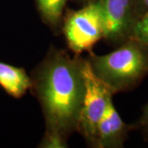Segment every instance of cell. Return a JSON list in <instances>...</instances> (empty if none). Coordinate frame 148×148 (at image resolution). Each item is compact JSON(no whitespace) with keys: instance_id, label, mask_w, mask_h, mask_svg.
<instances>
[{"instance_id":"cell-3","label":"cell","mask_w":148,"mask_h":148,"mask_svg":"<svg viewBox=\"0 0 148 148\" xmlns=\"http://www.w3.org/2000/svg\"><path fill=\"white\" fill-rule=\"evenodd\" d=\"M61 32L74 54L91 52L96 43L104 38L103 21L97 4L90 2L77 10L66 9Z\"/></svg>"},{"instance_id":"cell-6","label":"cell","mask_w":148,"mask_h":148,"mask_svg":"<svg viewBox=\"0 0 148 148\" xmlns=\"http://www.w3.org/2000/svg\"><path fill=\"white\" fill-rule=\"evenodd\" d=\"M132 126L125 123L118 113L113 99L99 123L95 148L123 147Z\"/></svg>"},{"instance_id":"cell-10","label":"cell","mask_w":148,"mask_h":148,"mask_svg":"<svg viewBox=\"0 0 148 148\" xmlns=\"http://www.w3.org/2000/svg\"><path fill=\"white\" fill-rule=\"evenodd\" d=\"M131 38L148 46V11L136 21Z\"/></svg>"},{"instance_id":"cell-4","label":"cell","mask_w":148,"mask_h":148,"mask_svg":"<svg viewBox=\"0 0 148 148\" xmlns=\"http://www.w3.org/2000/svg\"><path fill=\"white\" fill-rule=\"evenodd\" d=\"M85 94L80 111L77 132L84 138L88 147L95 148L99 123L113 99L111 90L93 73L86 58L83 62Z\"/></svg>"},{"instance_id":"cell-13","label":"cell","mask_w":148,"mask_h":148,"mask_svg":"<svg viewBox=\"0 0 148 148\" xmlns=\"http://www.w3.org/2000/svg\"><path fill=\"white\" fill-rule=\"evenodd\" d=\"M75 1L78 2V3H82V4L83 5V4H86V3H90V2H92L93 0H75Z\"/></svg>"},{"instance_id":"cell-11","label":"cell","mask_w":148,"mask_h":148,"mask_svg":"<svg viewBox=\"0 0 148 148\" xmlns=\"http://www.w3.org/2000/svg\"><path fill=\"white\" fill-rule=\"evenodd\" d=\"M135 7V13L138 20V17L148 11V0H133Z\"/></svg>"},{"instance_id":"cell-8","label":"cell","mask_w":148,"mask_h":148,"mask_svg":"<svg viewBox=\"0 0 148 148\" xmlns=\"http://www.w3.org/2000/svg\"><path fill=\"white\" fill-rule=\"evenodd\" d=\"M69 0H36V9L42 22L54 34L61 32V26Z\"/></svg>"},{"instance_id":"cell-9","label":"cell","mask_w":148,"mask_h":148,"mask_svg":"<svg viewBox=\"0 0 148 148\" xmlns=\"http://www.w3.org/2000/svg\"><path fill=\"white\" fill-rule=\"evenodd\" d=\"M69 140L62 137L57 132L47 131L44 133L40 142L38 145L40 148H68Z\"/></svg>"},{"instance_id":"cell-7","label":"cell","mask_w":148,"mask_h":148,"mask_svg":"<svg viewBox=\"0 0 148 148\" xmlns=\"http://www.w3.org/2000/svg\"><path fill=\"white\" fill-rule=\"evenodd\" d=\"M32 86L26 69L0 61V87L14 99H21Z\"/></svg>"},{"instance_id":"cell-2","label":"cell","mask_w":148,"mask_h":148,"mask_svg":"<svg viewBox=\"0 0 148 148\" xmlns=\"http://www.w3.org/2000/svg\"><path fill=\"white\" fill-rule=\"evenodd\" d=\"M95 76L114 95L132 90L148 76V46L134 39L106 54L86 57Z\"/></svg>"},{"instance_id":"cell-5","label":"cell","mask_w":148,"mask_h":148,"mask_svg":"<svg viewBox=\"0 0 148 148\" xmlns=\"http://www.w3.org/2000/svg\"><path fill=\"white\" fill-rule=\"evenodd\" d=\"M101 12L104 38L108 44L119 46L132 37L137 21L133 0H93Z\"/></svg>"},{"instance_id":"cell-1","label":"cell","mask_w":148,"mask_h":148,"mask_svg":"<svg viewBox=\"0 0 148 148\" xmlns=\"http://www.w3.org/2000/svg\"><path fill=\"white\" fill-rule=\"evenodd\" d=\"M84 58L51 46L31 73L30 90L42 110L45 130L69 140L77 132L85 94Z\"/></svg>"},{"instance_id":"cell-12","label":"cell","mask_w":148,"mask_h":148,"mask_svg":"<svg viewBox=\"0 0 148 148\" xmlns=\"http://www.w3.org/2000/svg\"><path fill=\"white\" fill-rule=\"evenodd\" d=\"M138 125L148 134V103L143 108V114L139 120Z\"/></svg>"}]
</instances>
